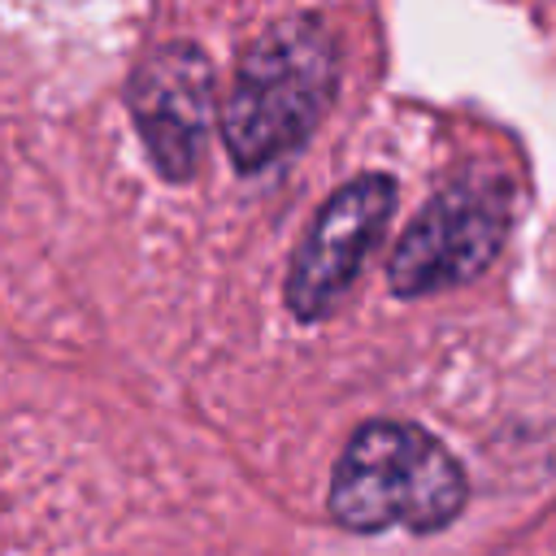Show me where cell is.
<instances>
[{"mask_svg":"<svg viewBox=\"0 0 556 556\" xmlns=\"http://www.w3.org/2000/svg\"><path fill=\"white\" fill-rule=\"evenodd\" d=\"M339 91V43L317 13H287L239 48L235 83L217 109L226 156L239 174L291 156Z\"/></svg>","mask_w":556,"mask_h":556,"instance_id":"1","label":"cell"},{"mask_svg":"<svg viewBox=\"0 0 556 556\" xmlns=\"http://www.w3.org/2000/svg\"><path fill=\"white\" fill-rule=\"evenodd\" d=\"M469 504V473L452 447L417 421H361L330 469L326 513L352 534H434Z\"/></svg>","mask_w":556,"mask_h":556,"instance_id":"2","label":"cell"},{"mask_svg":"<svg viewBox=\"0 0 556 556\" xmlns=\"http://www.w3.org/2000/svg\"><path fill=\"white\" fill-rule=\"evenodd\" d=\"M513 204L517 191L495 169H465L447 178L395 239L387 256L391 291L400 300H421L473 282L504 252L513 235Z\"/></svg>","mask_w":556,"mask_h":556,"instance_id":"3","label":"cell"},{"mask_svg":"<svg viewBox=\"0 0 556 556\" xmlns=\"http://www.w3.org/2000/svg\"><path fill=\"white\" fill-rule=\"evenodd\" d=\"M395 204H400V182L378 169L356 174L352 182L334 187L317 204V213L308 217V226L291 252L287 287H282V300L295 321H304V326L326 321L343 304V295L356 287L365 261L382 243Z\"/></svg>","mask_w":556,"mask_h":556,"instance_id":"4","label":"cell"},{"mask_svg":"<svg viewBox=\"0 0 556 556\" xmlns=\"http://www.w3.org/2000/svg\"><path fill=\"white\" fill-rule=\"evenodd\" d=\"M126 109L143 139L148 161L165 182L195 178L217 117L213 104V61L191 39L156 43L126 83Z\"/></svg>","mask_w":556,"mask_h":556,"instance_id":"5","label":"cell"}]
</instances>
